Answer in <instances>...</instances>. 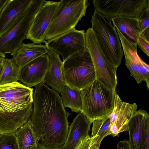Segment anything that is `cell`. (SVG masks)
I'll return each mask as SVG.
<instances>
[{
  "label": "cell",
  "instance_id": "obj_1",
  "mask_svg": "<svg viewBox=\"0 0 149 149\" xmlns=\"http://www.w3.org/2000/svg\"><path fill=\"white\" fill-rule=\"evenodd\" d=\"M70 115L63 107L53 102L43 104L33 111L31 124L39 149H61L68 134Z\"/></svg>",
  "mask_w": 149,
  "mask_h": 149
},
{
  "label": "cell",
  "instance_id": "obj_2",
  "mask_svg": "<svg viewBox=\"0 0 149 149\" xmlns=\"http://www.w3.org/2000/svg\"><path fill=\"white\" fill-rule=\"evenodd\" d=\"M33 88L19 82L0 86V113L20 127L30 119L33 112Z\"/></svg>",
  "mask_w": 149,
  "mask_h": 149
},
{
  "label": "cell",
  "instance_id": "obj_3",
  "mask_svg": "<svg viewBox=\"0 0 149 149\" xmlns=\"http://www.w3.org/2000/svg\"><path fill=\"white\" fill-rule=\"evenodd\" d=\"M80 92L81 112L91 123L109 116L112 112L116 91L109 89L96 79Z\"/></svg>",
  "mask_w": 149,
  "mask_h": 149
},
{
  "label": "cell",
  "instance_id": "obj_4",
  "mask_svg": "<svg viewBox=\"0 0 149 149\" xmlns=\"http://www.w3.org/2000/svg\"><path fill=\"white\" fill-rule=\"evenodd\" d=\"M63 62L64 81L71 88L81 91L96 80L93 64L86 47Z\"/></svg>",
  "mask_w": 149,
  "mask_h": 149
},
{
  "label": "cell",
  "instance_id": "obj_5",
  "mask_svg": "<svg viewBox=\"0 0 149 149\" xmlns=\"http://www.w3.org/2000/svg\"><path fill=\"white\" fill-rule=\"evenodd\" d=\"M91 27L98 42L109 61L117 68L123 55L120 41L115 28L101 14L95 11L91 20Z\"/></svg>",
  "mask_w": 149,
  "mask_h": 149
},
{
  "label": "cell",
  "instance_id": "obj_6",
  "mask_svg": "<svg viewBox=\"0 0 149 149\" xmlns=\"http://www.w3.org/2000/svg\"><path fill=\"white\" fill-rule=\"evenodd\" d=\"M87 0H63L57 14L49 26L45 40H49L74 28L85 15Z\"/></svg>",
  "mask_w": 149,
  "mask_h": 149
},
{
  "label": "cell",
  "instance_id": "obj_7",
  "mask_svg": "<svg viewBox=\"0 0 149 149\" xmlns=\"http://www.w3.org/2000/svg\"><path fill=\"white\" fill-rule=\"evenodd\" d=\"M45 0H33L13 26L0 38V52L13 56L26 38L34 17Z\"/></svg>",
  "mask_w": 149,
  "mask_h": 149
},
{
  "label": "cell",
  "instance_id": "obj_8",
  "mask_svg": "<svg viewBox=\"0 0 149 149\" xmlns=\"http://www.w3.org/2000/svg\"><path fill=\"white\" fill-rule=\"evenodd\" d=\"M86 47L91 56L96 79L109 89L115 91L117 85V68L108 60L91 28L85 33Z\"/></svg>",
  "mask_w": 149,
  "mask_h": 149
},
{
  "label": "cell",
  "instance_id": "obj_9",
  "mask_svg": "<svg viewBox=\"0 0 149 149\" xmlns=\"http://www.w3.org/2000/svg\"><path fill=\"white\" fill-rule=\"evenodd\" d=\"M95 11L102 14L109 22L116 17L139 18L149 6V0H93Z\"/></svg>",
  "mask_w": 149,
  "mask_h": 149
},
{
  "label": "cell",
  "instance_id": "obj_10",
  "mask_svg": "<svg viewBox=\"0 0 149 149\" xmlns=\"http://www.w3.org/2000/svg\"><path fill=\"white\" fill-rule=\"evenodd\" d=\"M63 1H46L36 13L26 38L36 44L45 43L46 32Z\"/></svg>",
  "mask_w": 149,
  "mask_h": 149
},
{
  "label": "cell",
  "instance_id": "obj_11",
  "mask_svg": "<svg viewBox=\"0 0 149 149\" xmlns=\"http://www.w3.org/2000/svg\"><path fill=\"white\" fill-rule=\"evenodd\" d=\"M44 43L49 50L60 54L63 61L86 48L85 31L74 28Z\"/></svg>",
  "mask_w": 149,
  "mask_h": 149
},
{
  "label": "cell",
  "instance_id": "obj_12",
  "mask_svg": "<svg viewBox=\"0 0 149 149\" xmlns=\"http://www.w3.org/2000/svg\"><path fill=\"white\" fill-rule=\"evenodd\" d=\"M137 108L135 103L130 104L123 101L116 93L113 110L109 116L111 135L118 136L119 133L127 131L129 120L137 111Z\"/></svg>",
  "mask_w": 149,
  "mask_h": 149
},
{
  "label": "cell",
  "instance_id": "obj_13",
  "mask_svg": "<svg viewBox=\"0 0 149 149\" xmlns=\"http://www.w3.org/2000/svg\"><path fill=\"white\" fill-rule=\"evenodd\" d=\"M49 65L48 54L38 57L20 70L19 80L25 86L30 88L44 83Z\"/></svg>",
  "mask_w": 149,
  "mask_h": 149
},
{
  "label": "cell",
  "instance_id": "obj_14",
  "mask_svg": "<svg viewBox=\"0 0 149 149\" xmlns=\"http://www.w3.org/2000/svg\"><path fill=\"white\" fill-rule=\"evenodd\" d=\"M149 130V115L140 109L131 117L128 122V141L133 149H142L146 134Z\"/></svg>",
  "mask_w": 149,
  "mask_h": 149
},
{
  "label": "cell",
  "instance_id": "obj_15",
  "mask_svg": "<svg viewBox=\"0 0 149 149\" xmlns=\"http://www.w3.org/2000/svg\"><path fill=\"white\" fill-rule=\"evenodd\" d=\"M33 0H8L0 13V38L15 24Z\"/></svg>",
  "mask_w": 149,
  "mask_h": 149
},
{
  "label": "cell",
  "instance_id": "obj_16",
  "mask_svg": "<svg viewBox=\"0 0 149 149\" xmlns=\"http://www.w3.org/2000/svg\"><path fill=\"white\" fill-rule=\"evenodd\" d=\"M48 54L49 65L44 83L50 86L58 93H61L66 86L62 72L63 62L58 53L49 50Z\"/></svg>",
  "mask_w": 149,
  "mask_h": 149
},
{
  "label": "cell",
  "instance_id": "obj_17",
  "mask_svg": "<svg viewBox=\"0 0 149 149\" xmlns=\"http://www.w3.org/2000/svg\"><path fill=\"white\" fill-rule=\"evenodd\" d=\"M91 123L81 112L70 124L66 141L61 149H75L81 140L88 135Z\"/></svg>",
  "mask_w": 149,
  "mask_h": 149
},
{
  "label": "cell",
  "instance_id": "obj_18",
  "mask_svg": "<svg viewBox=\"0 0 149 149\" xmlns=\"http://www.w3.org/2000/svg\"><path fill=\"white\" fill-rule=\"evenodd\" d=\"M49 51L45 45L37 44L33 42L27 44L23 43L13 58L21 70L32 61L47 54Z\"/></svg>",
  "mask_w": 149,
  "mask_h": 149
},
{
  "label": "cell",
  "instance_id": "obj_19",
  "mask_svg": "<svg viewBox=\"0 0 149 149\" xmlns=\"http://www.w3.org/2000/svg\"><path fill=\"white\" fill-rule=\"evenodd\" d=\"M113 26L128 40L137 44L142 35L138 18L131 17H116L111 19Z\"/></svg>",
  "mask_w": 149,
  "mask_h": 149
},
{
  "label": "cell",
  "instance_id": "obj_20",
  "mask_svg": "<svg viewBox=\"0 0 149 149\" xmlns=\"http://www.w3.org/2000/svg\"><path fill=\"white\" fill-rule=\"evenodd\" d=\"M19 149H39L38 140L32 127L31 119L15 132Z\"/></svg>",
  "mask_w": 149,
  "mask_h": 149
},
{
  "label": "cell",
  "instance_id": "obj_21",
  "mask_svg": "<svg viewBox=\"0 0 149 149\" xmlns=\"http://www.w3.org/2000/svg\"><path fill=\"white\" fill-rule=\"evenodd\" d=\"M2 69L0 77V86L19 80L20 70L13 58H6L1 61Z\"/></svg>",
  "mask_w": 149,
  "mask_h": 149
},
{
  "label": "cell",
  "instance_id": "obj_22",
  "mask_svg": "<svg viewBox=\"0 0 149 149\" xmlns=\"http://www.w3.org/2000/svg\"><path fill=\"white\" fill-rule=\"evenodd\" d=\"M61 94V97L65 108H69L72 112L79 113L82 111L80 91L72 89L66 86L64 91Z\"/></svg>",
  "mask_w": 149,
  "mask_h": 149
},
{
  "label": "cell",
  "instance_id": "obj_23",
  "mask_svg": "<svg viewBox=\"0 0 149 149\" xmlns=\"http://www.w3.org/2000/svg\"><path fill=\"white\" fill-rule=\"evenodd\" d=\"M93 123L91 136L94 138L93 143L100 145L104 138L111 135L110 119L108 116L95 120Z\"/></svg>",
  "mask_w": 149,
  "mask_h": 149
},
{
  "label": "cell",
  "instance_id": "obj_24",
  "mask_svg": "<svg viewBox=\"0 0 149 149\" xmlns=\"http://www.w3.org/2000/svg\"><path fill=\"white\" fill-rule=\"evenodd\" d=\"M0 149H19L15 132L0 134Z\"/></svg>",
  "mask_w": 149,
  "mask_h": 149
},
{
  "label": "cell",
  "instance_id": "obj_25",
  "mask_svg": "<svg viewBox=\"0 0 149 149\" xmlns=\"http://www.w3.org/2000/svg\"><path fill=\"white\" fill-rule=\"evenodd\" d=\"M20 127L10 118L0 113V130L1 133L15 132Z\"/></svg>",
  "mask_w": 149,
  "mask_h": 149
},
{
  "label": "cell",
  "instance_id": "obj_26",
  "mask_svg": "<svg viewBox=\"0 0 149 149\" xmlns=\"http://www.w3.org/2000/svg\"><path fill=\"white\" fill-rule=\"evenodd\" d=\"M149 6L141 14L138 19L140 23L142 34L149 40Z\"/></svg>",
  "mask_w": 149,
  "mask_h": 149
},
{
  "label": "cell",
  "instance_id": "obj_27",
  "mask_svg": "<svg viewBox=\"0 0 149 149\" xmlns=\"http://www.w3.org/2000/svg\"><path fill=\"white\" fill-rule=\"evenodd\" d=\"M139 48L148 56H149V42L142 35L139 37L137 44Z\"/></svg>",
  "mask_w": 149,
  "mask_h": 149
},
{
  "label": "cell",
  "instance_id": "obj_28",
  "mask_svg": "<svg viewBox=\"0 0 149 149\" xmlns=\"http://www.w3.org/2000/svg\"><path fill=\"white\" fill-rule=\"evenodd\" d=\"M93 138L88 135L81 140L75 149H89Z\"/></svg>",
  "mask_w": 149,
  "mask_h": 149
},
{
  "label": "cell",
  "instance_id": "obj_29",
  "mask_svg": "<svg viewBox=\"0 0 149 149\" xmlns=\"http://www.w3.org/2000/svg\"><path fill=\"white\" fill-rule=\"evenodd\" d=\"M117 149H133L128 141L124 140L119 142L117 144Z\"/></svg>",
  "mask_w": 149,
  "mask_h": 149
},
{
  "label": "cell",
  "instance_id": "obj_30",
  "mask_svg": "<svg viewBox=\"0 0 149 149\" xmlns=\"http://www.w3.org/2000/svg\"><path fill=\"white\" fill-rule=\"evenodd\" d=\"M149 130L146 133L142 149H149Z\"/></svg>",
  "mask_w": 149,
  "mask_h": 149
},
{
  "label": "cell",
  "instance_id": "obj_31",
  "mask_svg": "<svg viewBox=\"0 0 149 149\" xmlns=\"http://www.w3.org/2000/svg\"><path fill=\"white\" fill-rule=\"evenodd\" d=\"M100 145L93 143L89 149H99Z\"/></svg>",
  "mask_w": 149,
  "mask_h": 149
},
{
  "label": "cell",
  "instance_id": "obj_32",
  "mask_svg": "<svg viewBox=\"0 0 149 149\" xmlns=\"http://www.w3.org/2000/svg\"><path fill=\"white\" fill-rule=\"evenodd\" d=\"M6 58L5 54L0 52V61H2Z\"/></svg>",
  "mask_w": 149,
  "mask_h": 149
},
{
  "label": "cell",
  "instance_id": "obj_33",
  "mask_svg": "<svg viewBox=\"0 0 149 149\" xmlns=\"http://www.w3.org/2000/svg\"><path fill=\"white\" fill-rule=\"evenodd\" d=\"M8 0H0V6L7 1Z\"/></svg>",
  "mask_w": 149,
  "mask_h": 149
},
{
  "label": "cell",
  "instance_id": "obj_34",
  "mask_svg": "<svg viewBox=\"0 0 149 149\" xmlns=\"http://www.w3.org/2000/svg\"><path fill=\"white\" fill-rule=\"evenodd\" d=\"M8 0H7V1L6 2L2 4V5H1L0 6V13L1 11V10H2V9H3V7L4 6H5V4L8 1Z\"/></svg>",
  "mask_w": 149,
  "mask_h": 149
},
{
  "label": "cell",
  "instance_id": "obj_35",
  "mask_svg": "<svg viewBox=\"0 0 149 149\" xmlns=\"http://www.w3.org/2000/svg\"><path fill=\"white\" fill-rule=\"evenodd\" d=\"M1 61H0V77L1 75V72L2 70V67L1 64Z\"/></svg>",
  "mask_w": 149,
  "mask_h": 149
},
{
  "label": "cell",
  "instance_id": "obj_36",
  "mask_svg": "<svg viewBox=\"0 0 149 149\" xmlns=\"http://www.w3.org/2000/svg\"><path fill=\"white\" fill-rule=\"evenodd\" d=\"M1 133V131L0 130V134Z\"/></svg>",
  "mask_w": 149,
  "mask_h": 149
}]
</instances>
